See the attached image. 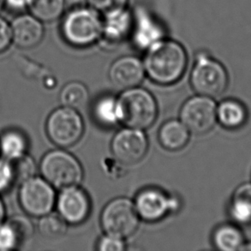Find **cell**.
<instances>
[{"label":"cell","mask_w":251,"mask_h":251,"mask_svg":"<svg viewBox=\"0 0 251 251\" xmlns=\"http://www.w3.org/2000/svg\"><path fill=\"white\" fill-rule=\"evenodd\" d=\"M185 48L176 41L165 37L146 50L143 65L153 82L171 85L183 76L188 65Z\"/></svg>","instance_id":"1"},{"label":"cell","mask_w":251,"mask_h":251,"mask_svg":"<svg viewBox=\"0 0 251 251\" xmlns=\"http://www.w3.org/2000/svg\"><path fill=\"white\" fill-rule=\"evenodd\" d=\"M102 27L100 14L88 4L79 5L63 15L60 34L72 48H87L100 41Z\"/></svg>","instance_id":"2"},{"label":"cell","mask_w":251,"mask_h":251,"mask_svg":"<svg viewBox=\"0 0 251 251\" xmlns=\"http://www.w3.org/2000/svg\"><path fill=\"white\" fill-rule=\"evenodd\" d=\"M118 100L119 122L133 129H149L158 116V105L151 93L144 88L124 90Z\"/></svg>","instance_id":"3"},{"label":"cell","mask_w":251,"mask_h":251,"mask_svg":"<svg viewBox=\"0 0 251 251\" xmlns=\"http://www.w3.org/2000/svg\"><path fill=\"white\" fill-rule=\"evenodd\" d=\"M40 171L44 179L59 190L78 186L83 178V169L79 160L63 150H52L45 154Z\"/></svg>","instance_id":"4"},{"label":"cell","mask_w":251,"mask_h":251,"mask_svg":"<svg viewBox=\"0 0 251 251\" xmlns=\"http://www.w3.org/2000/svg\"><path fill=\"white\" fill-rule=\"evenodd\" d=\"M228 83L226 69L221 62L205 52L197 55L190 74V84L198 95L217 98L224 94Z\"/></svg>","instance_id":"5"},{"label":"cell","mask_w":251,"mask_h":251,"mask_svg":"<svg viewBox=\"0 0 251 251\" xmlns=\"http://www.w3.org/2000/svg\"><path fill=\"white\" fill-rule=\"evenodd\" d=\"M140 219L132 201L126 197H119L104 207L100 223L105 234L125 240L136 233Z\"/></svg>","instance_id":"6"},{"label":"cell","mask_w":251,"mask_h":251,"mask_svg":"<svg viewBox=\"0 0 251 251\" xmlns=\"http://www.w3.org/2000/svg\"><path fill=\"white\" fill-rule=\"evenodd\" d=\"M46 129L51 143L65 149L75 145L82 138L84 123L75 109L63 105L49 115Z\"/></svg>","instance_id":"7"},{"label":"cell","mask_w":251,"mask_h":251,"mask_svg":"<svg viewBox=\"0 0 251 251\" xmlns=\"http://www.w3.org/2000/svg\"><path fill=\"white\" fill-rule=\"evenodd\" d=\"M54 187L40 176L21 183L18 199L24 212L31 217L41 218L51 213L56 204Z\"/></svg>","instance_id":"8"},{"label":"cell","mask_w":251,"mask_h":251,"mask_svg":"<svg viewBox=\"0 0 251 251\" xmlns=\"http://www.w3.org/2000/svg\"><path fill=\"white\" fill-rule=\"evenodd\" d=\"M217 105L214 100L197 95L189 99L180 111V120L190 133L204 135L209 132L217 122Z\"/></svg>","instance_id":"9"},{"label":"cell","mask_w":251,"mask_h":251,"mask_svg":"<svg viewBox=\"0 0 251 251\" xmlns=\"http://www.w3.org/2000/svg\"><path fill=\"white\" fill-rule=\"evenodd\" d=\"M111 147L112 153L119 163L132 166L145 157L149 142L142 129L126 127L116 133Z\"/></svg>","instance_id":"10"},{"label":"cell","mask_w":251,"mask_h":251,"mask_svg":"<svg viewBox=\"0 0 251 251\" xmlns=\"http://www.w3.org/2000/svg\"><path fill=\"white\" fill-rule=\"evenodd\" d=\"M134 203L140 218L150 222L162 220L171 212L177 210L180 205L176 197L158 188L141 190Z\"/></svg>","instance_id":"11"},{"label":"cell","mask_w":251,"mask_h":251,"mask_svg":"<svg viewBox=\"0 0 251 251\" xmlns=\"http://www.w3.org/2000/svg\"><path fill=\"white\" fill-rule=\"evenodd\" d=\"M56 205L58 214L71 225L82 224L91 211V201L88 194L78 186L61 190L57 197Z\"/></svg>","instance_id":"12"},{"label":"cell","mask_w":251,"mask_h":251,"mask_svg":"<svg viewBox=\"0 0 251 251\" xmlns=\"http://www.w3.org/2000/svg\"><path fill=\"white\" fill-rule=\"evenodd\" d=\"M109 79L120 90L138 87L146 75L143 60L136 56H123L116 59L109 69Z\"/></svg>","instance_id":"13"},{"label":"cell","mask_w":251,"mask_h":251,"mask_svg":"<svg viewBox=\"0 0 251 251\" xmlns=\"http://www.w3.org/2000/svg\"><path fill=\"white\" fill-rule=\"evenodd\" d=\"M166 37L164 27L160 24L153 14L138 8L134 13L132 33L130 38L132 39L135 47L146 51L157 41Z\"/></svg>","instance_id":"14"},{"label":"cell","mask_w":251,"mask_h":251,"mask_svg":"<svg viewBox=\"0 0 251 251\" xmlns=\"http://www.w3.org/2000/svg\"><path fill=\"white\" fill-rule=\"evenodd\" d=\"M103 27L100 41L108 47L121 44L131 36L134 13L126 8L102 16Z\"/></svg>","instance_id":"15"},{"label":"cell","mask_w":251,"mask_h":251,"mask_svg":"<svg viewBox=\"0 0 251 251\" xmlns=\"http://www.w3.org/2000/svg\"><path fill=\"white\" fill-rule=\"evenodd\" d=\"M12 43L21 49H31L41 43L45 35L43 23L32 14H21L10 24Z\"/></svg>","instance_id":"16"},{"label":"cell","mask_w":251,"mask_h":251,"mask_svg":"<svg viewBox=\"0 0 251 251\" xmlns=\"http://www.w3.org/2000/svg\"><path fill=\"white\" fill-rule=\"evenodd\" d=\"M34 226L30 219L15 215L0 225V251L17 250L29 241L34 235Z\"/></svg>","instance_id":"17"},{"label":"cell","mask_w":251,"mask_h":251,"mask_svg":"<svg viewBox=\"0 0 251 251\" xmlns=\"http://www.w3.org/2000/svg\"><path fill=\"white\" fill-rule=\"evenodd\" d=\"M217 122L228 129H238L245 126L248 112L245 105L234 99H227L217 105Z\"/></svg>","instance_id":"18"},{"label":"cell","mask_w":251,"mask_h":251,"mask_svg":"<svg viewBox=\"0 0 251 251\" xmlns=\"http://www.w3.org/2000/svg\"><path fill=\"white\" fill-rule=\"evenodd\" d=\"M190 132L181 120L172 119L165 123L159 130L160 144L170 151H177L186 146Z\"/></svg>","instance_id":"19"},{"label":"cell","mask_w":251,"mask_h":251,"mask_svg":"<svg viewBox=\"0 0 251 251\" xmlns=\"http://www.w3.org/2000/svg\"><path fill=\"white\" fill-rule=\"evenodd\" d=\"M229 214L236 224H251V183H244L235 190L229 203Z\"/></svg>","instance_id":"20"},{"label":"cell","mask_w":251,"mask_h":251,"mask_svg":"<svg viewBox=\"0 0 251 251\" xmlns=\"http://www.w3.org/2000/svg\"><path fill=\"white\" fill-rule=\"evenodd\" d=\"M213 243L215 248L220 251H241L245 245V238L237 226L224 224L218 226L214 231Z\"/></svg>","instance_id":"21"},{"label":"cell","mask_w":251,"mask_h":251,"mask_svg":"<svg viewBox=\"0 0 251 251\" xmlns=\"http://www.w3.org/2000/svg\"><path fill=\"white\" fill-rule=\"evenodd\" d=\"M27 137L17 129H8L0 137V152L7 160H16L26 154Z\"/></svg>","instance_id":"22"},{"label":"cell","mask_w":251,"mask_h":251,"mask_svg":"<svg viewBox=\"0 0 251 251\" xmlns=\"http://www.w3.org/2000/svg\"><path fill=\"white\" fill-rule=\"evenodd\" d=\"M28 10L43 24L52 23L65 14V0H31Z\"/></svg>","instance_id":"23"},{"label":"cell","mask_w":251,"mask_h":251,"mask_svg":"<svg viewBox=\"0 0 251 251\" xmlns=\"http://www.w3.org/2000/svg\"><path fill=\"white\" fill-rule=\"evenodd\" d=\"M96 121L103 126L111 127L119 123L118 100L111 95H104L95 101L93 108Z\"/></svg>","instance_id":"24"},{"label":"cell","mask_w":251,"mask_h":251,"mask_svg":"<svg viewBox=\"0 0 251 251\" xmlns=\"http://www.w3.org/2000/svg\"><path fill=\"white\" fill-rule=\"evenodd\" d=\"M59 99L64 106L77 110L87 105L89 94L88 88L82 82H72L62 88Z\"/></svg>","instance_id":"25"},{"label":"cell","mask_w":251,"mask_h":251,"mask_svg":"<svg viewBox=\"0 0 251 251\" xmlns=\"http://www.w3.org/2000/svg\"><path fill=\"white\" fill-rule=\"evenodd\" d=\"M68 230V223L56 213H49L40 218L38 231L48 239H58L65 236Z\"/></svg>","instance_id":"26"},{"label":"cell","mask_w":251,"mask_h":251,"mask_svg":"<svg viewBox=\"0 0 251 251\" xmlns=\"http://www.w3.org/2000/svg\"><path fill=\"white\" fill-rule=\"evenodd\" d=\"M13 167L14 176L16 183H24L27 179L35 176L36 165L33 158L27 153L16 160H10Z\"/></svg>","instance_id":"27"},{"label":"cell","mask_w":251,"mask_h":251,"mask_svg":"<svg viewBox=\"0 0 251 251\" xmlns=\"http://www.w3.org/2000/svg\"><path fill=\"white\" fill-rule=\"evenodd\" d=\"M129 0H87V4L101 16L128 8Z\"/></svg>","instance_id":"28"},{"label":"cell","mask_w":251,"mask_h":251,"mask_svg":"<svg viewBox=\"0 0 251 251\" xmlns=\"http://www.w3.org/2000/svg\"><path fill=\"white\" fill-rule=\"evenodd\" d=\"M16 183L11 161L5 158H0V193L10 190Z\"/></svg>","instance_id":"29"},{"label":"cell","mask_w":251,"mask_h":251,"mask_svg":"<svg viewBox=\"0 0 251 251\" xmlns=\"http://www.w3.org/2000/svg\"><path fill=\"white\" fill-rule=\"evenodd\" d=\"M126 249V243L122 238L105 234L98 243L100 251H123Z\"/></svg>","instance_id":"30"},{"label":"cell","mask_w":251,"mask_h":251,"mask_svg":"<svg viewBox=\"0 0 251 251\" xmlns=\"http://www.w3.org/2000/svg\"><path fill=\"white\" fill-rule=\"evenodd\" d=\"M12 44L11 27L4 18L0 17V54L7 51Z\"/></svg>","instance_id":"31"},{"label":"cell","mask_w":251,"mask_h":251,"mask_svg":"<svg viewBox=\"0 0 251 251\" xmlns=\"http://www.w3.org/2000/svg\"><path fill=\"white\" fill-rule=\"evenodd\" d=\"M31 0H4V6L11 12L19 13L28 10Z\"/></svg>","instance_id":"32"},{"label":"cell","mask_w":251,"mask_h":251,"mask_svg":"<svg viewBox=\"0 0 251 251\" xmlns=\"http://www.w3.org/2000/svg\"><path fill=\"white\" fill-rule=\"evenodd\" d=\"M4 217H5V207L3 205V201L0 198V225L3 223Z\"/></svg>","instance_id":"33"},{"label":"cell","mask_w":251,"mask_h":251,"mask_svg":"<svg viewBox=\"0 0 251 251\" xmlns=\"http://www.w3.org/2000/svg\"><path fill=\"white\" fill-rule=\"evenodd\" d=\"M241 251H251V244H245Z\"/></svg>","instance_id":"34"},{"label":"cell","mask_w":251,"mask_h":251,"mask_svg":"<svg viewBox=\"0 0 251 251\" xmlns=\"http://www.w3.org/2000/svg\"><path fill=\"white\" fill-rule=\"evenodd\" d=\"M4 7V0H0V11Z\"/></svg>","instance_id":"35"}]
</instances>
